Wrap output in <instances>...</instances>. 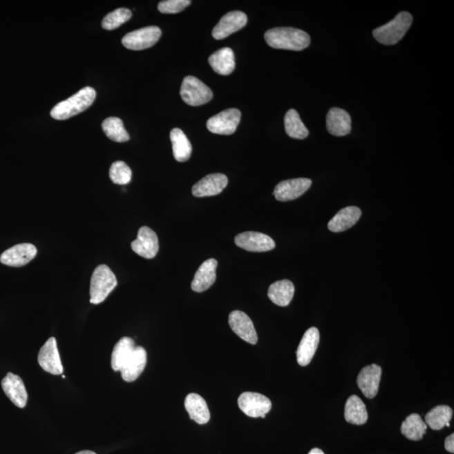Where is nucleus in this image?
<instances>
[{
    "mask_svg": "<svg viewBox=\"0 0 454 454\" xmlns=\"http://www.w3.org/2000/svg\"><path fill=\"white\" fill-rule=\"evenodd\" d=\"M265 41L271 48L275 49L302 50L310 44V37L308 33L292 27H277L267 30Z\"/></svg>",
    "mask_w": 454,
    "mask_h": 454,
    "instance_id": "f257e3e1",
    "label": "nucleus"
},
{
    "mask_svg": "<svg viewBox=\"0 0 454 454\" xmlns=\"http://www.w3.org/2000/svg\"><path fill=\"white\" fill-rule=\"evenodd\" d=\"M95 98V88L85 87L68 100L58 103L50 111V115L55 120H68L86 111L94 103Z\"/></svg>",
    "mask_w": 454,
    "mask_h": 454,
    "instance_id": "f03ea898",
    "label": "nucleus"
},
{
    "mask_svg": "<svg viewBox=\"0 0 454 454\" xmlns=\"http://www.w3.org/2000/svg\"><path fill=\"white\" fill-rule=\"evenodd\" d=\"M413 17L408 12L402 11L387 24L374 30L372 36L379 44L386 46L397 44L413 25Z\"/></svg>",
    "mask_w": 454,
    "mask_h": 454,
    "instance_id": "7ed1b4c3",
    "label": "nucleus"
},
{
    "mask_svg": "<svg viewBox=\"0 0 454 454\" xmlns=\"http://www.w3.org/2000/svg\"><path fill=\"white\" fill-rule=\"evenodd\" d=\"M117 285V279L113 272L106 265H100L93 273L91 282V303L100 304L106 301Z\"/></svg>",
    "mask_w": 454,
    "mask_h": 454,
    "instance_id": "20e7f679",
    "label": "nucleus"
},
{
    "mask_svg": "<svg viewBox=\"0 0 454 454\" xmlns=\"http://www.w3.org/2000/svg\"><path fill=\"white\" fill-rule=\"evenodd\" d=\"M180 95L189 106H200L212 100L213 92L197 77L187 76L182 83Z\"/></svg>",
    "mask_w": 454,
    "mask_h": 454,
    "instance_id": "39448f33",
    "label": "nucleus"
},
{
    "mask_svg": "<svg viewBox=\"0 0 454 454\" xmlns=\"http://www.w3.org/2000/svg\"><path fill=\"white\" fill-rule=\"evenodd\" d=\"M161 36L162 30L159 27L147 26L126 34L122 42L127 49L141 50L156 44Z\"/></svg>",
    "mask_w": 454,
    "mask_h": 454,
    "instance_id": "423d86ee",
    "label": "nucleus"
},
{
    "mask_svg": "<svg viewBox=\"0 0 454 454\" xmlns=\"http://www.w3.org/2000/svg\"><path fill=\"white\" fill-rule=\"evenodd\" d=\"M238 406L247 417L265 418L272 408L270 399L255 392H244L238 398Z\"/></svg>",
    "mask_w": 454,
    "mask_h": 454,
    "instance_id": "0eeeda50",
    "label": "nucleus"
},
{
    "mask_svg": "<svg viewBox=\"0 0 454 454\" xmlns=\"http://www.w3.org/2000/svg\"><path fill=\"white\" fill-rule=\"evenodd\" d=\"M238 108H228L209 118L207 126L211 133L218 135H231L235 133L240 120Z\"/></svg>",
    "mask_w": 454,
    "mask_h": 454,
    "instance_id": "6e6552de",
    "label": "nucleus"
},
{
    "mask_svg": "<svg viewBox=\"0 0 454 454\" xmlns=\"http://www.w3.org/2000/svg\"><path fill=\"white\" fill-rule=\"evenodd\" d=\"M38 363L42 370L53 375H60L64 372L59 352H58L55 337H50L41 347L38 354Z\"/></svg>",
    "mask_w": 454,
    "mask_h": 454,
    "instance_id": "1a4fd4ad",
    "label": "nucleus"
},
{
    "mask_svg": "<svg viewBox=\"0 0 454 454\" xmlns=\"http://www.w3.org/2000/svg\"><path fill=\"white\" fill-rule=\"evenodd\" d=\"M309 178H299L281 182L274 189V195L278 201L286 202L296 200L304 195L312 186Z\"/></svg>",
    "mask_w": 454,
    "mask_h": 454,
    "instance_id": "9d476101",
    "label": "nucleus"
},
{
    "mask_svg": "<svg viewBox=\"0 0 454 454\" xmlns=\"http://www.w3.org/2000/svg\"><path fill=\"white\" fill-rule=\"evenodd\" d=\"M236 245L248 252H263L273 250L275 243L269 236L260 232L246 231L235 238Z\"/></svg>",
    "mask_w": 454,
    "mask_h": 454,
    "instance_id": "9b49d317",
    "label": "nucleus"
},
{
    "mask_svg": "<svg viewBox=\"0 0 454 454\" xmlns=\"http://www.w3.org/2000/svg\"><path fill=\"white\" fill-rule=\"evenodd\" d=\"M247 17L242 11H231L220 19L212 30V36L216 40H223L231 36L247 25Z\"/></svg>",
    "mask_w": 454,
    "mask_h": 454,
    "instance_id": "f8f14e48",
    "label": "nucleus"
},
{
    "mask_svg": "<svg viewBox=\"0 0 454 454\" xmlns=\"http://www.w3.org/2000/svg\"><path fill=\"white\" fill-rule=\"evenodd\" d=\"M37 247L30 243L18 244L3 252L0 256V262L10 267H22L36 257Z\"/></svg>",
    "mask_w": 454,
    "mask_h": 454,
    "instance_id": "ddd939ff",
    "label": "nucleus"
},
{
    "mask_svg": "<svg viewBox=\"0 0 454 454\" xmlns=\"http://www.w3.org/2000/svg\"><path fill=\"white\" fill-rule=\"evenodd\" d=\"M229 325L236 335L247 343H258V334L250 317L240 310H234L229 315Z\"/></svg>",
    "mask_w": 454,
    "mask_h": 454,
    "instance_id": "4468645a",
    "label": "nucleus"
},
{
    "mask_svg": "<svg viewBox=\"0 0 454 454\" xmlns=\"http://www.w3.org/2000/svg\"><path fill=\"white\" fill-rule=\"evenodd\" d=\"M131 248L141 257L151 259L159 250L158 238L155 231L147 227L140 228L138 238L131 243Z\"/></svg>",
    "mask_w": 454,
    "mask_h": 454,
    "instance_id": "2eb2a0df",
    "label": "nucleus"
},
{
    "mask_svg": "<svg viewBox=\"0 0 454 454\" xmlns=\"http://www.w3.org/2000/svg\"><path fill=\"white\" fill-rule=\"evenodd\" d=\"M228 185V178L223 173H212L202 178L193 186L192 193L196 197L219 195Z\"/></svg>",
    "mask_w": 454,
    "mask_h": 454,
    "instance_id": "dca6fc26",
    "label": "nucleus"
},
{
    "mask_svg": "<svg viewBox=\"0 0 454 454\" xmlns=\"http://www.w3.org/2000/svg\"><path fill=\"white\" fill-rule=\"evenodd\" d=\"M381 375V368L377 364L366 366L359 372L357 383L367 398L372 399L377 395Z\"/></svg>",
    "mask_w": 454,
    "mask_h": 454,
    "instance_id": "f3484780",
    "label": "nucleus"
},
{
    "mask_svg": "<svg viewBox=\"0 0 454 454\" xmlns=\"http://www.w3.org/2000/svg\"><path fill=\"white\" fill-rule=\"evenodd\" d=\"M1 386L7 397L19 408H24L26 406L28 395L26 390L24 382L18 375L8 372L3 379Z\"/></svg>",
    "mask_w": 454,
    "mask_h": 454,
    "instance_id": "a211bd4d",
    "label": "nucleus"
},
{
    "mask_svg": "<svg viewBox=\"0 0 454 454\" xmlns=\"http://www.w3.org/2000/svg\"><path fill=\"white\" fill-rule=\"evenodd\" d=\"M320 341V332L316 328H310L303 336L296 356L301 366H308L312 362Z\"/></svg>",
    "mask_w": 454,
    "mask_h": 454,
    "instance_id": "6ab92c4d",
    "label": "nucleus"
},
{
    "mask_svg": "<svg viewBox=\"0 0 454 454\" xmlns=\"http://www.w3.org/2000/svg\"><path fill=\"white\" fill-rule=\"evenodd\" d=\"M328 133L335 137H344L351 133L352 119L346 111L332 108L327 116Z\"/></svg>",
    "mask_w": 454,
    "mask_h": 454,
    "instance_id": "aec40b11",
    "label": "nucleus"
},
{
    "mask_svg": "<svg viewBox=\"0 0 454 454\" xmlns=\"http://www.w3.org/2000/svg\"><path fill=\"white\" fill-rule=\"evenodd\" d=\"M217 265L218 263L214 258H209L202 263L196 272L191 284V288L195 292H204L214 285Z\"/></svg>",
    "mask_w": 454,
    "mask_h": 454,
    "instance_id": "412c9836",
    "label": "nucleus"
},
{
    "mask_svg": "<svg viewBox=\"0 0 454 454\" xmlns=\"http://www.w3.org/2000/svg\"><path fill=\"white\" fill-rule=\"evenodd\" d=\"M146 352L142 347H135L133 354L128 359L122 371V379L126 382H133L144 371L146 366Z\"/></svg>",
    "mask_w": 454,
    "mask_h": 454,
    "instance_id": "4be33fe9",
    "label": "nucleus"
},
{
    "mask_svg": "<svg viewBox=\"0 0 454 454\" xmlns=\"http://www.w3.org/2000/svg\"><path fill=\"white\" fill-rule=\"evenodd\" d=\"M185 406L190 419L198 424H207L211 419L207 403L200 395L195 393L188 395L185 399Z\"/></svg>",
    "mask_w": 454,
    "mask_h": 454,
    "instance_id": "5701e85b",
    "label": "nucleus"
},
{
    "mask_svg": "<svg viewBox=\"0 0 454 454\" xmlns=\"http://www.w3.org/2000/svg\"><path fill=\"white\" fill-rule=\"evenodd\" d=\"M362 211L358 207H348L341 209L328 223V229L332 232H341L354 226L360 219Z\"/></svg>",
    "mask_w": 454,
    "mask_h": 454,
    "instance_id": "b1692460",
    "label": "nucleus"
},
{
    "mask_svg": "<svg viewBox=\"0 0 454 454\" xmlns=\"http://www.w3.org/2000/svg\"><path fill=\"white\" fill-rule=\"evenodd\" d=\"M209 64L218 75H231L236 68L234 52L229 48L217 50L209 57Z\"/></svg>",
    "mask_w": 454,
    "mask_h": 454,
    "instance_id": "393cba45",
    "label": "nucleus"
},
{
    "mask_svg": "<svg viewBox=\"0 0 454 454\" xmlns=\"http://www.w3.org/2000/svg\"><path fill=\"white\" fill-rule=\"evenodd\" d=\"M294 294V286L293 283L284 279L272 284L267 292V296L271 301L278 306L289 305Z\"/></svg>",
    "mask_w": 454,
    "mask_h": 454,
    "instance_id": "a878e982",
    "label": "nucleus"
},
{
    "mask_svg": "<svg viewBox=\"0 0 454 454\" xmlns=\"http://www.w3.org/2000/svg\"><path fill=\"white\" fill-rule=\"evenodd\" d=\"M135 341L131 337H122L115 344L111 355V367L115 372L122 371L134 351Z\"/></svg>",
    "mask_w": 454,
    "mask_h": 454,
    "instance_id": "bb28decb",
    "label": "nucleus"
},
{
    "mask_svg": "<svg viewBox=\"0 0 454 454\" xmlns=\"http://www.w3.org/2000/svg\"><path fill=\"white\" fill-rule=\"evenodd\" d=\"M345 419L351 424L363 425L368 421V415L366 406L357 395H351L345 406Z\"/></svg>",
    "mask_w": 454,
    "mask_h": 454,
    "instance_id": "cd10ccee",
    "label": "nucleus"
},
{
    "mask_svg": "<svg viewBox=\"0 0 454 454\" xmlns=\"http://www.w3.org/2000/svg\"><path fill=\"white\" fill-rule=\"evenodd\" d=\"M172 142L173 157L176 161L184 162L188 161L192 154V145L184 131L174 128L170 133Z\"/></svg>",
    "mask_w": 454,
    "mask_h": 454,
    "instance_id": "c85d7f7f",
    "label": "nucleus"
},
{
    "mask_svg": "<svg viewBox=\"0 0 454 454\" xmlns=\"http://www.w3.org/2000/svg\"><path fill=\"white\" fill-rule=\"evenodd\" d=\"M426 426L418 414H411L403 422L401 431L404 436L411 441H420L426 434Z\"/></svg>",
    "mask_w": 454,
    "mask_h": 454,
    "instance_id": "c756f323",
    "label": "nucleus"
},
{
    "mask_svg": "<svg viewBox=\"0 0 454 454\" xmlns=\"http://www.w3.org/2000/svg\"><path fill=\"white\" fill-rule=\"evenodd\" d=\"M452 417L453 410L449 406H437L426 415L425 423L433 430H441L444 426L449 428Z\"/></svg>",
    "mask_w": 454,
    "mask_h": 454,
    "instance_id": "7c9ffc66",
    "label": "nucleus"
},
{
    "mask_svg": "<svg viewBox=\"0 0 454 454\" xmlns=\"http://www.w3.org/2000/svg\"><path fill=\"white\" fill-rule=\"evenodd\" d=\"M285 128L290 138L298 140L305 139L309 135V131L296 110H290L285 116Z\"/></svg>",
    "mask_w": 454,
    "mask_h": 454,
    "instance_id": "2f4dec72",
    "label": "nucleus"
},
{
    "mask_svg": "<svg viewBox=\"0 0 454 454\" xmlns=\"http://www.w3.org/2000/svg\"><path fill=\"white\" fill-rule=\"evenodd\" d=\"M104 133L108 138L116 142L129 141L130 135L127 133L122 120L117 117H108L102 123Z\"/></svg>",
    "mask_w": 454,
    "mask_h": 454,
    "instance_id": "473e14b6",
    "label": "nucleus"
},
{
    "mask_svg": "<svg viewBox=\"0 0 454 454\" xmlns=\"http://www.w3.org/2000/svg\"><path fill=\"white\" fill-rule=\"evenodd\" d=\"M133 17L131 11L125 8H120L108 14L103 19L102 27L104 30H113L127 22Z\"/></svg>",
    "mask_w": 454,
    "mask_h": 454,
    "instance_id": "72a5a7b5",
    "label": "nucleus"
},
{
    "mask_svg": "<svg viewBox=\"0 0 454 454\" xmlns=\"http://www.w3.org/2000/svg\"><path fill=\"white\" fill-rule=\"evenodd\" d=\"M133 172L126 162H115L110 169V178L115 185H126L130 183Z\"/></svg>",
    "mask_w": 454,
    "mask_h": 454,
    "instance_id": "f704fd0d",
    "label": "nucleus"
},
{
    "mask_svg": "<svg viewBox=\"0 0 454 454\" xmlns=\"http://www.w3.org/2000/svg\"><path fill=\"white\" fill-rule=\"evenodd\" d=\"M190 0H165L159 3L158 10L162 14H177L190 6Z\"/></svg>",
    "mask_w": 454,
    "mask_h": 454,
    "instance_id": "c9c22d12",
    "label": "nucleus"
},
{
    "mask_svg": "<svg viewBox=\"0 0 454 454\" xmlns=\"http://www.w3.org/2000/svg\"><path fill=\"white\" fill-rule=\"evenodd\" d=\"M445 448L449 453H454V434H451V435L446 438Z\"/></svg>",
    "mask_w": 454,
    "mask_h": 454,
    "instance_id": "e433bc0d",
    "label": "nucleus"
},
{
    "mask_svg": "<svg viewBox=\"0 0 454 454\" xmlns=\"http://www.w3.org/2000/svg\"><path fill=\"white\" fill-rule=\"evenodd\" d=\"M309 454H325V453H323V451H321V450L319 448H313L312 450H310Z\"/></svg>",
    "mask_w": 454,
    "mask_h": 454,
    "instance_id": "4c0bfd02",
    "label": "nucleus"
},
{
    "mask_svg": "<svg viewBox=\"0 0 454 454\" xmlns=\"http://www.w3.org/2000/svg\"><path fill=\"white\" fill-rule=\"evenodd\" d=\"M76 454H96L95 452L89 451V450H84V451H80Z\"/></svg>",
    "mask_w": 454,
    "mask_h": 454,
    "instance_id": "58836bf2",
    "label": "nucleus"
}]
</instances>
